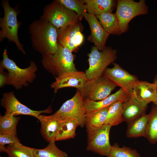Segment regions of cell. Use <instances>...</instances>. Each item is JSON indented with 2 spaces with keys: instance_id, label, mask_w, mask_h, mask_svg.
Segmentation results:
<instances>
[{
  "instance_id": "cell-27",
  "label": "cell",
  "mask_w": 157,
  "mask_h": 157,
  "mask_svg": "<svg viewBox=\"0 0 157 157\" xmlns=\"http://www.w3.org/2000/svg\"><path fill=\"white\" fill-rule=\"evenodd\" d=\"M20 119L9 114L0 117V134H16L17 124Z\"/></svg>"
},
{
  "instance_id": "cell-8",
  "label": "cell",
  "mask_w": 157,
  "mask_h": 157,
  "mask_svg": "<svg viewBox=\"0 0 157 157\" xmlns=\"http://www.w3.org/2000/svg\"><path fill=\"white\" fill-rule=\"evenodd\" d=\"M86 113L83 98L78 90L74 96L65 101L54 113L61 120L68 118L74 119L79 126L83 127L85 125Z\"/></svg>"
},
{
  "instance_id": "cell-17",
  "label": "cell",
  "mask_w": 157,
  "mask_h": 157,
  "mask_svg": "<svg viewBox=\"0 0 157 157\" xmlns=\"http://www.w3.org/2000/svg\"><path fill=\"white\" fill-rule=\"evenodd\" d=\"M40 122V132L44 139L49 142H55L61 120L54 113L49 116L39 115L37 118Z\"/></svg>"
},
{
  "instance_id": "cell-11",
  "label": "cell",
  "mask_w": 157,
  "mask_h": 157,
  "mask_svg": "<svg viewBox=\"0 0 157 157\" xmlns=\"http://www.w3.org/2000/svg\"><path fill=\"white\" fill-rule=\"evenodd\" d=\"M83 28L81 24L78 21L58 29V44L72 52L76 51L84 40L82 33Z\"/></svg>"
},
{
  "instance_id": "cell-30",
  "label": "cell",
  "mask_w": 157,
  "mask_h": 157,
  "mask_svg": "<svg viewBox=\"0 0 157 157\" xmlns=\"http://www.w3.org/2000/svg\"><path fill=\"white\" fill-rule=\"evenodd\" d=\"M107 157H141L138 151L134 149L125 146L120 147L115 144L112 146L110 153Z\"/></svg>"
},
{
  "instance_id": "cell-25",
  "label": "cell",
  "mask_w": 157,
  "mask_h": 157,
  "mask_svg": "<svg viewBox=\"0 0 157 157\" xmlns=\"http://www.w3.org/2000/svg\"><path fill=\"white\" fill-rule=\"evenodd\" d=\"M145 137L152 144L157 142V106L155 105L149 114Z\"/></svg>"
},
{
  "instance_id": "cell-2",
  "label": "cell",
  "mask_w": 157,
  "mask_h": 157,
  "mask_svg": "<svg viewBox=\"0 0 157 157\" xmlns=\"http://www.w3.org/2000/svg\"><path fill=\"white\" fill-rule=\"evenodd\" d=\"M3 57L1 66L8 72L6 76L5 83L12 85L19 89L23 86H27L28 83H31L34 81L36 77L35 72L37 69L34 62H31L30 65L27 68H21L8 58L6 49L4 50Z\"/></svg>"
},
{
  "instance_id": "cell-24",
  "label": "cell",
  "mask_w": 157,
  "mask_h": 157,
  "mask_svg": "<svg viewBox=\"0 0 157 157\" xmlns=\"http://www.w3.org/2000/svg\"><path fill=\"white\" fill-rule=\"evenodd\" d=\"M78 126V122L74 119L68 118L61 120L56 141L74 138L76 135V127Z\"/></svg>"
},
{
  "instance_id": "cell-23",
  "label": "cell",
  "mask_w": 157,
  "mask_h": 157,
  "mask_svg": "<svg viewBox=\"0 0 157 157\" xmlns=\"http://www.w3.org/2000/svg\"><path fill=\"white\" fill-rule=\"evenodd\" d=\"M148 117L149 114L145 113L128 124L126 136L129 138L145 137Z\"/></svg>"
},
{
  "instance_id": "cell-1",
  "label": "cell",
  "mask_w": 157,
  "mask_h": 157,
  "mask_svg": "<svg viewBox=\"0 0 157 157\" xmlns=\"http://www.w3.org/2000/svg\"><path fill=\"white\" fill-rule=\"evenodd\" d=\"M28 32L33 48L42 56L56 51L58 29L48 21L41 17L33 21L29 26Z\"/></svg>"
},
{
  "instance_id": "cell-19",
  "label": "cell",
  "mask_w": 157,
  "mask_h": 157,
  "mask_svg": "<svg viewBox=\"0 0 157 157\" xmlns=\"http://www.w3.org/2000/svg\"><path fill=\"white\" fill-rule=\"evenodd\" d=\"M157 92V87L153 83L139 81L135 85L132 96L139 101L147 105L153 102Z\"/></svg>"
},
{
  "instance_id": "cell-18",
  "label": "cell",
  "mask_w": 157,
  "mask_h": 157,
  "mask_svg": "<svg viewBox=\"0 0 157 157\" xmlns=\"http://www.w3.org/2000/svg\"><path fill=\"white\" fill-rule=\"evenodd\" d=\"M147 105L135 99L132 95L122 104V117L123 122L128 124L145 113Z\"/></svg>"
},
{
  "instance_id": "cell-28",
  "label": "cell",
  "mask_w": 157,
  "mask_h": 157,
  "mask_svg": "<svg viewBox=\"0 0 157 157\" xmlns=\"http://www.w3.org/2000/svg\"><path fill=\"white\" fill-rule=\"evenodd\" d=\"M34 157H68L67 154L59 149L55 142H49L48 145L43 149H35Z\"/></svg>"
},
{
  "instance_id": "cell-32",
  "label": "cell",
  "mask_w": 157,
  "mask_h": 157,
  "mask_svg": "<svg viewBox=\"0 0 157 157\" xmlns=\"http://www.w3.org/2000/svg\"><path fill=\"white\" fill-rule=\"evenodd\" d=\"M8 145H21L16 134H0V146Z\"/></svg>"
},
{
  "instance_id": "cell-15",
  "label": "cell",
  "mask_w": 157,
  "mask_h": 157,
  "mask_svg": "<svg viewBox=\"0 0 157 157\" xmlns=\"http://www.w3.org/2000/svg\"><path fill=\"white\" fill-rule=\"evenodd\" d=\"M85 18L91 31L88 40L93 43L99 50H103L106 47L105 44L110 34L103 29L95 15L87 13Z\"/></svg>"
},
{
  "instance_id": "cell-12",
  "label": "cell",
  "mask_w": 157,
  "mask_h": 157,
  "mask_svg": "<svg viewBox=\"0 0 157 157\" xmlns=\"http://www.w3.org/2000/svg\"><path fill=\"white\" fill-rule=\"evenodd\" d=\"M111 68H107L103 76L106 77L117 86L132 95L133 89L139 81L137 77L122 68L117 63H114Z\"/></svg>"
},
{
  "instance_id": "cell-4",
  "label": "cell",
  "mask_w": 157,
  "mask_h": 157,
  "mask_svg": "<svg viewBox=\"0 0 157 157\" xmlns=\"http://www.w3.org/2000/svg\"><path fill=\"white\" fill-rule=\"evenodd\" d=\"M74 60L72 52L58 44L54 53L42 56V63L48 71L57 77L66 72L77 71Z\"/></svg>"
},
{
  "instance_id": "cell-14",
  "label": "cell",
  "mask_w": 157,
  "mask_h": 157,
  "mask_svg": "<svg viewBox=\"0 0 157 157\" xmlns=\"http://www.w3.org/2000/svg\"><path fill=\"white\" fill-rule=\"evenodd\" d=\"M88 80L85 72H68L56 77L51 87L53 89L55 93L60 88L68 87H74L80 90Z\"/></svg>"
},
{
  "instance_id": "cell-22",
  "label": "cell",
  "mask_w": 157,
  "mask_h": 157,
  "mask_svg": "<svg viewBox=\"0 0 157 157\" xmlns=\"http://www.w3.org/2000/svg\"><path fill=\"white\" fill-rule=\"evenodd\" d=\"M96 16L103 29L109 34H121L119 22L115 13H106Z\"/></svg>"
},
{
  "instance_id": "cell-20",
  "label": "cell",
  "mask_w": 157,
  "mask_h": 157,
  "mask_svg": "<svg viewBox=\"0 0 157 157\" xmlns=\"http://www.w3.org/2000/svg\"><path fill=\"white\" fill-rule=\"evenodd\" d=\"M85 3L89 13L95 16L103 13H111L117 6V1L114 0H80Z\"/></svg>"
},
{
  "instance_id": "cell-13",
  "label": "cell",
  "mask_w": 157,
  "mask_h": 157,
  "mask_svg": "<svg viewBox=\"0 0 157 157\" xmlns=\"http://www.w3.org/2000/svg\"><path fill=\"white\" fill-rule=\"evenodd\" d=\"M1 104L6 109L5 114L14 116L24 115L33 116L37 118L41 113H49L51 111L50 107L42 110H32L21 103L12 92L3 94Z\"/></svg>"
},
{
  "instance_id": "cell-3",
  "label": "cell",
  "mask_w": 157,
  "mask_h": 157,
  "mask_svg": "<svg viewBox=\"0 0 157 157\" xmlns=\"http://www.w3.org/2000/svg\"><path fill=\"white\" fill-rule=\"evenodd\" d=\"M1 6L4 15L0 19V41L7 38L9 41L14 42L18 49L25 53L23 45L20 42L18 36V30L21 24L17 19L19 11L17 8L11 7L8 0H3Z\"/></svg>"
},
{
  "instance_id": "cell-26",
  "label": "cell",
  "mask_w": 157,
  "mask_h": 157,
  "mask_svg": "<svg viewBox=\"0 0 157 157\" xmlns=\"http://www.w3.org/2000/svg\"><path fill=\"white\" fill-rule=\"evenodd\" d=\"M124 101H117L109 107L104 124L112 126L117 125L123 122L122 117V104Z\"/></svg>"
},
{
  "instance_id": "cell-16",
  "label": "cell",
  "mask_w": 157,
  "mask_h": 157,
  "mask_svg": "<svg viewBox=\"0 0 157 157\" xmlns=\"http://www.w3.org/2000/svg\"><path fill=\"white\" fill-rule=\"evenodd\" d=\"M122 89L120 88L115 93L110 95L104 99L95 101L83 99L84 107L87 113L96 111L102 108H108L115 103L119 101H124L131 96Z\"/></svg>"
},
{
  "instance_id": "cell-34",
  "label": "cell",
  "mask_w": 157,
  "mask_h": 157,
  "mask_svg": "<svg viewBox=\"0 0 157 157\" xmlns=\"http://www.w3.org/2000/svg\"><path fill=\"white\" fill-rule=\"evenodd\" d=\"M153 83L156 85L157 87V75L155 76V78L154 79Z\"/></svg>"
},
{
  "instance_id": "cell-35",
  "label": "cell",
  "mask_w": 157,
  "mask_h": 157,
  "mask_svg": "<svg viewBox=\"0 0 157 157\" xmlns=\"http://www.w3.org/2000/svg\"><path fill=\"white\" fill-rule=\"evenodd\" d=\"M0 157H1V156H0Z\"/></svg>"
},
{
  "instance_id": "cell-5",
  "label": "cell",
  "mask_w": 157,
  "mask_h": 157,
  "mask_svg": "<svg viewBox=\"0 0 157 157\" xmlns=\"http://www.w3.org/2000/svg\"><path fill=\"white\" fill-rule=\"evenodd\" d=\"M117 54L116 50L111 47H106L103 50L99 51L96 47L92 46L88 54L89 67L85 72L88 80L102 76L107 67L116 60Z\"/></svg>"
},
{
  "instance_id": "cell-31",
  "label": "cell",
  "mask_w": 157,
  "mask_h": 157,
  "mask_svg": "<svg viewBox=\"0 0 157 157\" xmlns=\"http://www.w3.org/2000/svg\"><path fill=\"white\" fill-rule=\"evenodd\" d=\"M58 0L66 7L76 12L80 20H81L83 18L85 17L87 13L86 6L80 0Z\"/></svg>"
},
{
  "instance_id": "cell-29",
  "label": "cell",
  "mask_w": 157,
  "mask_h": 157,
  "mask_svg": "<svg viewBox=\"0 0 157 157\" xmlns=\"http://www.w3.org/2000/svg\"><path fill=\"white\" fill-rule=\"evenodd\" d=\"M34 149L22 144L8 145L6 147V153L8 157H34Z\"/></svg>"
},
{
  "instance_id": "cell-9",
  "label": "cell",
  "mask_w": 157,
  "mask_h": 157,
  "mask_svg": "<svg viewBox=\"0 0 157 157\" xmlns=\"http://www.w3.org/2000/svg\"><path fill=\"white\" fill-rule=\"evenodd\" d=\"M116 87L112 82L102 76L88 80L83 88L78 90L83 99L98 101L109 96Z\"/></svg>"
},
{
  "instance_id": "cell-10",
  "label": "cell",
  "mask_w": 157,
  "mask_h": 157,
  "mask_svg": "<svg viewBox=\"0 0 157 157\" xmlns=\"http://www.w3.org/2000/svg\"><path fill=\"white\" fill-rule=\"evenodd\" d=\"M111 126L109 124H104L97 129L87 131V150L108 156L112 147L109 141Z\"/></svg>"
},
{
  "instance_id": "cell-33",
  "label": "cell",
  "mask_w": 157,
  "mask_h": 157,
  "mask_svg": "<svg viewBox=\"0 0 157 157\" xmlns=\"http://www.w3.org/2000/svg\"><path fill=\"white\" fill-rule=\"evenodd\" d=\"M153 102L155 105L157 106V92L155 100Z\"/></svg>"
},
{
  "instance_id": "cell-6",
  "label": "cell",
  "mask_w": 157,
  "mask_h": 157,
  "mask_svg": "<svg viewBox=\"0 0 157 157\" xmlns=\"http://www.w3.org/2000/svg\"><path fill=\"white\" fill-rule=\"evenodd\" d=\"M58 29L78 21L77 13L66 7L58 0L46 6L41 17Z\"/></svg>"
},
{
  "instance_id": "cell-21",
  "label": "cell",
  "mask_w": 157,
  "mask_h": 157,
  "mask_svg": "<svg viewBox=\"0 0 157 157\" xmlns=\"http://www.w3.org/2000/svg\"><path fill=\"white\" fill-rule=\"evenodd\" d=\"M109 107L87 113L85 125L87 131L98 128L105 124Z\"/></svg>"
},
{
  "instance_id": "cell-7",
  "label": "cell",
  "mask_w": 157,
  "mask_h": 157,
  "mask_svg": "<svg viewBox=\"0 0 157 157\" xmlns=\"http://www.w3.org/2000/svg\"><path fill=\"white\" fill-rule=\"evenodd\" d=\"M148 11L144 0L138 2L133 0L117 1L115 13L119 21L120 34L128 31L129 24L132 19L139 15L147 14Z\"/></svg>"
}]
</instances>
